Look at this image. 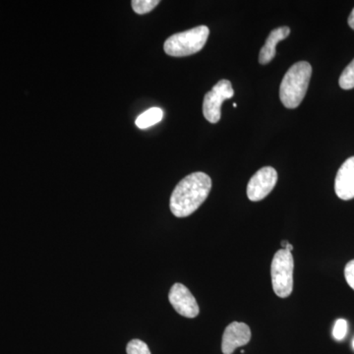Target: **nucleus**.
<instances>
[{"label": "nucleus", "mask_w": 354, "mask_h": 354, "mask_svg": "<svg viewBox=\"0 0 354 354\" xmlns=\"http://www.w3.org/2000/svg\"><path fill=\"white\" fill-rule=\"evenodd\" d=\"M348 325L344 319H339L335 323L334 330H333V335L337 341H342L348 334Z\"/></svg>", "instance_id": "obj_15"}, {"label": "nucleus", "mask_w": 354, "mask_h": 354, "mask_svg": "<svg viewBox=\"0 0 354 354\" xmlns=\"http://www.w3.org/2000/svg\"><path fill=\"white\" fill-rule=\"evenodd\" d=\"M339 83V87L344 90H351L354 88V59L342 72Z\"/></svg>", "instance_id": "obj_13"}, {"label": "nucleus", "mask_w": 354, "mask_h": 354, "mask_svg": "<svg viewBox=\"0 0 354 354\" xmlns=\"http://www.w3.org/2000/svg\"><path fill=\"white\" fill-rule=\"evenodd\" d=\"M344 277H346V283L354 290V260L348 262L344 269Z\"/></svg>", "instance_id": "obj_16"}, {"label": "nucleus", "mask_w": 354, "mask_h": 354, "mask_svg": "<svg viewBox=\"0 0 354 354\" xmlns=\"http://www.w3.org/2000/svg\"><path fill=\"white\" fill-rule=\"evenodd\" d=\"M211 189V177L205 172H194L184 177L172 192L169 203L171 213L176 218L192 215L208 198Z\"/></svg>", "instance_id": "obj_1"}, {"label": "nucleus", "mask_w": 354, "mask_h": 354, "mask_svg": "<svg viewBox=\"0 0 354 354\" xmlns=\"http://www.w3.org/2000/svg\"><path fill=\"white\" fill-rule=\"evenodd\" d=\"M311 75L312 66L307 62H297L288 70L279 88V97L286 109L299 106L306 95Z\"/></svg>", "instance_id": "obj_2"}, {"label": "nucleus", "mask_w": 354, "mask_h": 354, "mask_svg": "<svg viewBox=\"0 0 354 354\" xmlns=\"http://www.w3.org/2000/svg\"><path fill=\"white\" fill-rule=\"evenodd\" d=\"M164 118V111L160 108H152L146 111L145 113L140 114L136 120V127L140 129L153 127L162 121Z\"/></svg>", "instance_id": "obj_11"}, {"label": "nucleus", "mask_w": 354, "mask_h": 354, "mask_svg": "<svg viewBox=\"0 0 354 354\" xmlns=\"http://www.w3.org/2000/svg\"><path fill=\"white\" fill-rule=\"evenodd\" d=\"M209 35V30L207 26H198L187 31L172 35L165 41L164 50L167 55L174 57L194 55L204 48Z\"/></svg>", "instance_id": "obj_3"}, {"label": "nucleus", "mask_w": 354, "mask_h": 354, "mask_svg": "<svg viewBox=\"0 0 354 354\" xmlns=\"http://www.w3.org/2000/svg\"><path fill=\"white\" fill-rule=\"evenodd\" d=\"M335 194L339 199L348 201L354 198V157L342 164L335 181Z\"/></svg>", "instance_id": "obj_9"}, {"label": "nucleus", "mask_w": 354, "mask_h": 354, "mask_svg": "<svg viewBox=\"0 0 354 354\" xmlns=\"http://www.w3.org/2000/svg\"><path fill=\"white\" fill-rule=\"evenodd\" d=\"M160 4V0H133L131 6L135 13L143 15L151 12Z\"/></svg>", "instance_id": "obj_12"}, {"label": "nucleus", "mask_w": 354, "mask_h": 354, "mask_svg": "<svg viewBox=\"0 0 354 354\" xmlns=\"http://www.w3.org/2000/svg\"><path fill=\"white\" fill-rule=\"evenodd\" d=\"M251 339V330L245 323L234 322L225 328L221 342L223 354H232L235 349L246 346Z\"/></svg>", "instance_id": "obj_8"}, {"label": "nucleus", "mask_w": 354, "mask_h": 354, "mask_svg": "<svg viewBox=\"0 0 354 354\" xmlns=\"http://www.w3.org/2000/svg\"><path fill=\"white\" fill-rule=\"evenodd\" d=\"M278 181V172L274 167H265L259 169L247 185V196L252 202L265 199L274 189Z\"/></svg>", "instance_id": "obj_6"}, {"label": "nucleus", "mask_w": 354, "mask_h": 354, "mask_svg": "<svg viewBox=\"0 0 354 354\" xmlns=\"http://www.w3.org/2000/svg\"><path fill=\"white\" fill-rule=\"evenodd\" d=\"M348 25L351 29L354 30V8L353 10L351 11V15L348 17Z\"/></svg>", "instance_id": "obj_17"}, {"label": "nucleus", "mask_w": 354, "mask_h": 354, "mask_svg": "<svg viewBox=\"0 0 354 354\" xmlns=\"http://www.w3.org/2000/svg\"><path fill=\"white\" fill-rule=\"evenodd\" d=\"M292 254L286 249H281L274 254L271 266L272 290L281 298L290 297L293 290Z\"/></svg>", "instance_id": "obj_4"}, {"label": "nucleus", "mask_w": 354, "mask_h": 354, "mask_svg": "<svg viewBox=\"0 0 354 354\" xmlns=\"http://www.w3.org/2000/svg\"><path fill=\"white\" fill-rule=\"evenodd\" d=\"M127 354H151V351L145 342L133 339L127 344Z\"/></svg>", "instance_id": "obj_14"}, {"label": "nucleus", "mask_w": 354, "mask_h": 354, "mask_svg": "<svg viewBox=\"0 0 354 354\" xmlns=\"http://www.w3.org/2000/svg\"><path fill=\"white\" fill-rule=\"evenodd\" d=\"M353 348H354V339H353Z\"/></svg>", "instance_id": "obj_20"}, {"label": "nucleus", "mask_w": 354, "mask_h": 354, "mask_svg": "<svg viewBox=\"0 0 354 354\" xmlns=\"http://www.w3.org/2000/svg\"><path fill=\"white\" fill-rule=\"evenodd\" d=\"M169 302L179 315L195 318L199 315V306L190 290L183 283L172 286L169 295Z\"/></svg>", "instance_id": "obj_7"}, {"label": "nucleus", "mask_w": 354, "mask_h": 354, "mask_svg": "<svg viewBox=\"0 0 354 354\" xmlns=\"http://www.w3.org/2000/svg\"><path fill=\"white\" fill-rule=\"evenodd\" d=\"M234 91L228 80H221L207 93L203 102V113L211 123H218L221 118V104L234 97Z\"/></svg>", "instance_id": "obj_5"}, {"label": "nucleus", "mask_w": 354, "mask_h": 354, "mask_svg": "<svg viewBox=\"0 0 354 354\" xmlns=\"http://www.w3.org/2000/svg\"><path fill=\"white\" fill-rule=\"evenodd\" d=\"M290 34V29L288 27H279L278 29L272 30L269 37L266 39L264 46L261 48L259 55L260 64H268L276 57L277 44L281 41L288 38Z\"/></svg>", "instance_id": "obj_10"}, {"label": "nucleus", "mask_w": 354, "mask_h": 354, "mask_svg": "<svg viewBox=\"0 0 354 354\" xmlns=\"http://www.w3.org/2000/svg\"><path fill=\"white\" fill-rule=\"evenodd\" d=\"M292 249H293V246L291 245L290 243H288V246L286 247V250L290 251V252H291V251H292Z\"/></svg>", "instance_id": "obj_18"}, {"label": "nucleus", "mask_w": 354, "mask_h": 354, "mask_svg": "<svg viewBox=\"0 0 354 354\" xmlns=\"http://www.w3.org/2000/svg\"><path fill=\"white\" fill-rule=\"evenodd\" d=\"M288 241H283V242H281V246H283V249H286V247L288 246Z\"/></svg>", "instance_id": "obj_19"}]
</instances>
